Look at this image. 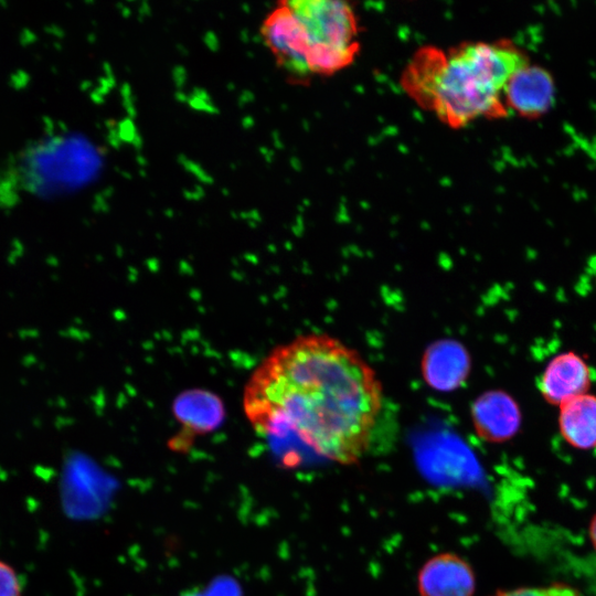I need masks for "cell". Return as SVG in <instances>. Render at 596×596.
Returning <instances> with one entry per match:
<instances>
[{
  "label": "cell",
  "mask_w": 596,
  "mask_h": 596,
  "mask_svg": "<svg viewBox=\"0 0 596 596\" xmlns=\"http://www.w3.org/2000/svg\"><path fill=\"white\" fill-rule=\"evenodd\" d=\"M382 406L374 369L341 340L317 332L272 350L243 393L259 435L295 438L341 465L356 464L370 449Z\"/></svg>",
  "instance_id": "cell-1"
},
{
  "label": "cell",
  "mask_w": 596,
  "mask_h": 596,
  "mask_svg": "<svg viewBox=\"0 0 596 596\" xmlns=\"http://www.w3.org/2000/svg\"><path fill=\"white\" fill-rule=\"evenodd\" d=\"M529 64L528 54L510 40L464 43L449 51L425 46L412 57L402 84L419 106L461 128L479 118L505 117L504 88Z\"/></svg>",
  "instance_id": "cell-2"
},
{
  "label": "cell",
  "mask_w": 596,
  "mask_h": 596,
  "mask_svg": "<svg viewBox=\"0 0 596 596\" xmlns=\"http://www.w3.org/2000/svg\"><path fill=\"white\" fill-rule=\"evenodd\" d=\"M302 23L312 54V75H332L348 67L359 52V24L354 9L340 0L287 1Z\"/></svg>",
  "instance_id": "cell-3"
},
{
  "label": "cell",
  "mask_w": 596,
  "mask_h": 596,
  "mask_svg": "<svg viewBox=\"0 0 596 596\" xmlns=\"http://www.w3.org/2000/svg\"><path fill=\"white\" fill-rule=\"evenodd\" d=\"M262 34L278 64L289 74L298 78L311 76L312 47L302 23L287 1L268 14Z\"/></svg>",
  "instance_id": "cell-4"
},
{
  "label": "cell",
  "mask_w": 596,
  "mask_h": 596,
  "mask_svg": "<svg viewBox=\"0 0 596 596\" xmlns=\"http://www.w3.org/2000/svg\"><path fill=\"white\" fill-rule=\"evenodd\" d=\"M472 427L479 438L491 444L511 440L522 426L518 401L500 389L480 394L470 406Z\"/></svg>",
  "instance_id": "cell-5"
},
{
  "label": "cell",
  "mask_w": 596,
  "mask_h": 596,
  "mask_svg": "<svg viewBox=\"0 0 596 596\" xmlns=\"http://www.w3.org/2000/svg\"><path fill=\"white\" fill-rule=\"evenodd\" d=\"M593 370L583 355L568 350L554 355L544 366L538 389L542 398L552 406L589 393Z\"/></svg>",
  "instance_id": "cell-6"
},
{
  "label": "cell",
  "mask_w": 596,
  "mask_h": 596,
  "mask_svg": "<svg viewBox=\"0 0 596 596\" xmlns=\"http://www.w3.org/2000/svg\"><path fill=\"white\" fill-rule=\"evenodd\" d=\"M471 363L470 353L461 342L445 338L426 347L421 359V373L429 389L449 393L467 381Z\"/></svg>",
  "instance_id": "cell-7"
},
{
  "label": "cell",
  "mask_w": 596,
  "mask_h": 596,
  "mask_svg": "<svg viewBox=\"0 0 596 596\" xmlns=\"http://www.w3.org/2000/svg\"><path fill=\"white\" fill-rule=\"evenodd\" d=\"M476 584L470 563L453 552L432 556L417 574L419 596H473Z\"/></svg>",
  "instance_id": "cell-8"
},
{
  "label": "cell",
  "mask_w": 596,
  "mask_h": 596,
  "mask_svg": "<svg viewBox=\"0 0 596 596\" xmlns=\"http://www.w3.org/2000/svg\"><path fill=\"white\" fill-rule=\"evenodd\" d=\"M554 92L552 75L530 63L511 76L503 95L509 110L528 119H536L551 108Z\"/></svg>",
  "instance_id": "cell-9"
},
{
  "label": "cell",
  "mask_w": 596,
  "mask_h": 596,
  "mask_svg": "<svg viewBox=\"0 0 596 596\" xmlns=\"http://www.w3.org/2000/svg\"><path fill=\"white\" fill-rule=\"evenodd\" d=\"M558 433L577 450L596 448V395L586 393L558 407Z\"/></svg>",
  "instance_id": "cell-10"
},
{
  "label": "cell",
  "mask_w": 596,
  "mask_h": 596,
  "mask_svg": "<svg viewBox=\"0 0 596 596\" xmlns=\"http://www.w3.org/2000/svg\"><path fill=\"white\" fill-rule=\"evenodd\" d=\"M491 596H582L581 592L567 583H552L540 586H522L498 590Z\"/></svg>",
  "instance_id": "cell-11"
},
{
  "label": "cell",
  "mask_w": 596,
  "mask_h": 596,
  "mask_svg": "<svg viewBox=\"0 0 596 596\" xmlns=\"http://www.w3.org/2000/svg\"><path fill=\"white\" fill-rule=\"evenodd\" d=\"M0 596H21V587L13 568L0 561Z\"/></svg>",
  "instance_id": "cell-12"
},
{
  "label": "cell",
  "mask_w": 596,
  "mask_h": 596,
  "mask_svg": "<svg viewBox=\"0 0 596 596\" xmlns=\"http://www.w3.org/2000/svg\"><path fill=\"white\" fill-rule=\"evenodd\" d=\"M588 538L592 546L596 551V513L592 517L588 524Z\"/></svg>",
  "instance_id": "cell-13"
}]
</instances>
